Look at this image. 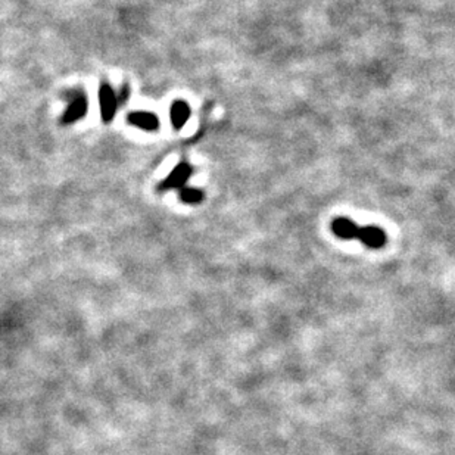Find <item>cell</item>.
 <instances>
[{
  "mask_svg": "<svg viewBox=\"0 0 455 455\" xmlns=\"http://www.w3.org/2000/svg\"><path fill=\"white\" fill-rule=\"evenodd\" d=\"M127 123L145 132H156L160 128V118L153 112L134 111L127 115Z\"/></svg>",
  "mask_w": 455,
  "mask_h": 455,
  "instance_id": "277c9868",
  "label": "cell"
},
{
  "mask_svg": "<svg viewBox=\"0 0 455 455\" xmlns=\"http://www.w3.org/2000/svg\"><path fill=\"white\" fill-rule=\"evenodd\" d=\"M180 199L187 205H196L204 201V192L195 187H183L180 189Z\"/></svg>",
  "mask_w": 455,
  "mask_h": 455,
  "instance_id": "ba28073f",
  "label": "cell"
},
{
  "mask_svg": "<svg viewBox=\"0 0 455 455\" xmlns=\"http://www.w3.org/2000/svg\"><path fill=\"white\" fill-rule=\"evenodd\" d=\"M88 110V103H87V97L84 93L75 92L71 95V102H69V106L65 110L62 118H61V124L62 125H71L77 121L83 120L86 116Z\"/></svg>",
  "mask_w": 455,
  "mask_h": 455,
  "instance_id": "7a4b0ae2",
  "label": "cell"
},
{
  "mask_svg": "<svg viewBox=\"0 0 455 455\" xmlns=\"http://www.w3.org/2000/svg\"><path fill=\"white\" fill-rule=\"evenodd\" d=\"M332 230L334 232L336 236H339L341 239L349 241V239H358L360 227L348 219H336L332 224Z\"/></svg>",
  "mask_w": 455,
  "mask_h": 455,
  "instance_id": "52a82bcc",
  "label": "cell"
},
{
  "mask_svg": "<svg viewBox=\"0 0 455 455\" xmlns=\"http://www.w3.org/2000/svg\"><path fill=\"white\" fill-rule=\"evenodd\" d=\"M116 101L118 99L114 88L108 83H102L99 88V108H101V118L105 124L112 123L116 114Z\"/></svg>",
  "mask_w": 455,
  "mask_h": 455,
  "instance_id": "6da1fadb",
  "label": "cell"
},
{
  "mask_svg": "<svg viewBox=\"0 0 455 455\" xmlns=\"http://www.w3.org/2000/svg\"><path fill=\"white\" fill-rule=\"evenodd\" d=\"M358 239L369 248L379 249L386 242V234H384L383 230H380L379 227H364V229H360L358 233Z\"/></svg>",
  "mask_w": 455,
  "mask_h": 455,
  "instance_id": "5b68a950",
  "label": "cell"
},
{
  "mask_svg": "<svg viewBox=\"0 0 455 455\" xmlns=\"http://www.w3.org/2000/svg\"><path fill=\"white\" fill-rule=\"evenodd\" d=\"M192 167L187 162H180L177 165L174 170L170 173V175L158 186V190L160 192H168V190H175V189H183L187 180L190 179L192 175Z\"/></svg>",
  "mask_w": 455,
  "mask_h": 455,
  "instance_id": "3957f363",
  "label": "cell"
},
{
  "mask_svg": "<svg viewBox=\"0 0 455 455\" xmlns=\"http://www.w3.org/2000/svg\"><path fill=\"white\" fill-rule=\"evenodd\" d=\"M190 118V106L187 105L184 101H175L171 105L170 110V120L171 125L175 128V130H182L184 124L189 121Z\"/></svg>",
  "mask_w": 455,
  "mask_h": 455,
  "instance_id": "8992f818",
  "label": "cell"
},
{
  "mask_svg": "<svg viewBox=\"0 0 455 455\" xmlns=\"http://www.w3.org/2000/svg\"><path fill=\"white\" fill-rule=\"evenodd\" d=\"M128 97H130V88H128L127 84L123 86V90H121V95H120V101L121 103H124L125 101H128Z\"/></svg>",
  "mask_w": 455,
  "mask_h": 455,
  "instance_id": "9c48e42d",
  "label": "cell"
}]
</instances>
